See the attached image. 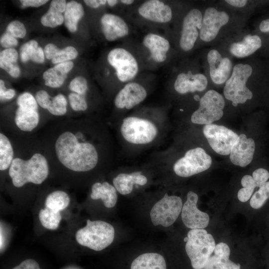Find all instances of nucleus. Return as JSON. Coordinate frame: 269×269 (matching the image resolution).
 <instances>
[{"instance_id": "1", "label": "nucleus", "mask_w": 269, "mask_h": 269, "mask_svg": "<svg viewBox=\"0 0 269 269\" xmlns=\"http://www.w3.org/2000/svg\"><path fill=\"white\" fill-rule=\"evenodd\" d=\"M163 119L131 115L124 117L119 127L122 145L128 151L138 152L150 148L163 138Z\"/></svg>"}, {"instance_id": "2", "label": "nucleus", "mask_w": 269, "mask_h": 269, "mask_svg": "<svg viewBox=\"0 0 269 269\" xmlns=\"http://www.w3.org/2000/svg\"><path fill=\"white\" fill-rule=\"evenodd\" d=\"M55 150L60 163L74 171H90L99 162V153L95 145L89 141L80 142L71 132L66 131L59 135Z\"/></svg>"}, {"instance_id": "3", "label": "nucleus", "mask_w": 269, "mask_h": 269, "mask_svg": "<svg viewBox=\"0 0 269 269\" xmlns=\"http://www.w3.org/2000/svg\"><path fill=\"white\" fill-rule=\"evenodd\" d=\"M8 174L16 187H21L27 183L40 184L48 175V162L39 153L34 154L27 160L15 158L9 168Z\"/></svg>"}, {"instance_id": "4", "label": "nucleus", "mask_w": 269, "mask_h": 269, "mask_svg": "<svg viewBox=\"0 0 269 269\" xmlns=\"http://www.w3.org/2000/svg\"><path fill=\"white\" fill-rule=\"evenodd\" d=\"M115 230L110 224L101 220H87L86 225L76 233V240L81 246L100 251L113 242Z\"/></svg>"}, {"instance_id": "5", "label": "nucleus", "mask_w": 269, "mask_h": 269, "mask_svg": "<svg viewBox=\"0 0 269 269\" xmlns=\"http://www.w3.org/2000/svg\"><path fill=\"white\" fill-rule=\"evenodd\" d=\"M215 242L204 229H191L187 234L185 251L194 269H203L215 248Z\"/></svg>"}, {"instance_id": "6", "label": "nucleus", "mask_w": 269, "mask_h": 269, "mask_svg": "<svg viewBox=\"0 0 269 269\" xmlns=\"http://www.w3.org/2000/svg\"><path fill=\"white\" fill-rule=\"evenodd\" d=\"M253 73L252 66L248 64L239 63L233 68L231 76L226 82L223 93L226 99L234 106L245 103L253 98L252 91L247 83Z\"/></svg>"}, {"instance_id": "7", "label": "nucleus", "mask_w": 269, "mask_h": 269, "mask_svg": "<svg viewBox=\"0 0 269 269\" xmlns=\"http://www.w3.org/2000/svg\"><path fill=\"white\" fill-rule=\"evenodd\" d=\"M225 102L223 96L214 90L208 91L200 99L198 108L191 116L192 123L209 125L223 116Z\"/></svg>"}, {"instance_id": "8", "label": "nucleus", "mask_w": 269, "mask_h": 269, "mask_svg": "<svg viewBox=\"0 0 269 269\" xmlns=\"http://www.w3.org/2000/svg\"><path fill=\"white\" fill-rule=\"evenodd\" d=\"M211 164V157L203 148L197 147L188 150L176 160L173 170L177 176L186 178L208 169Z\"/></svg>"}, {"instance_id": "9", "label": "nucleus", "mask_w": 269, "mask_h": 269, "mask_svg": "<svg viewBox=\"0 0 269 269\" xmlns=\"http://www.w3.org/2000/svg\"><path fill=\"white\" fill-rule=\"evenodd\" d=\"M181 198L177 196H169L165 193L151 208L150 216L154 226L167 227L177 220L182 209Z\"/></svg>"}, {"instance_id": "10", "label": "nucleus", "mask_w": 269, "mask_h": 269, "mask_svg": "<svg viewBox=\"0 0 269 269\" xmlns=\"http://www.w3.org/2000/svg\"><path fill=\"white\" fill-rule=\"evenodd\" d=\"M107 60L116 71L118 80L127 82L134 79L138 72V64L135 57L127 49L115 48L108 53Z\"/></svg>"}, {"instance_id": "11", "label": "nucleus", "mask_w": 269, "mask_h": 269, "mask_svg": "<svg viewBox=\"0 0 269 269\" xmlns=\"http://www.w3.org/2000/svg\"><path fill=\"white\" fill-rule=\"evenodd\" d=\"M203 133L211 147L216 153L223 155L230 154L239 136L226 127L213 124L205 125Z\"/></svg>"}, {"instance_id": "12", "label": "nucleus", "mask_w": 269, "mask_h": 269, "mask_svg": "<svg viewBox=\"0 0 269 269\" xmlns=\"http://www.w3.org/2000/svg\"><path fill=\"white\" fill-rule=\"evenodd\" d=\"M203 15L197 8L190 10L185 16L179 40L181 49L184 51L191 50L200 35Z\"/></svg>"}, {"instance_id": "13", "label": "nucleus", "mask_w": 269, "mask_h": 269, "mask_svg": "<svg viewBox=\"0 0 269 269\" xmlns=\"http://www.w3.org/2000/svg\"><path fill=\"white\" fill-rule=\"evenodd\" d=\"M228 14L214 7H207L202 19L200 39L206 42L213 41L218 35L220 29L229 21Z\"/></svg>"}, {"instance_id": "14", "label": "nucleus", "mask_w": 269, "mask_h": 269, "mask_svg": "<svg viewBox=\"0 0 269 269\" xmlns=\"http://www.w3.org/2000/svg\"><path fill=\"white\" fill-rule=\"evenodd\" d=\"M198 195L189 191L187 194V199L181 211L182 221L185 226L190 229H204L209 223L208 214L197 208Z\"/></svg>"}, {"instance_id": "15", "label": "nucleus", "mask_w": 269, "mask_h": 269, "mask_svg": "<svg viewBox=\"0 0 269 269\" xmlns=\"http://www.w3.org/2000/svg\"><path fill=\"white\" fill-rule=\"evenodd\" d=\"M147 95V91L142 85L136 82H129L115 96L114 105L119 110H131L141 103Z\"/></svg>"}, {"instance_id": "16", "label": "nucleus", "mask_w": 269, "mask_h": 269, "mask_svg": "<svg viewBox=\"0 0 269 269\" xmlns=\"http://www.w3.org/2000/svg\"><path fill=\"white\" fill-rule=\"evenodd\" d=\"M207 59L212 81L217 85L226 83L233 71V66L231 59L227 57H222L216 49L209 51Z\"/></svg>"}, {"instance_id": "17", "label": "nucleus", "mask_w": 269, "mask_h": 269, "mask_svg": "<svg viewBox=\"0 0 269 269\" xmlns=\"http://www.w3.org/2000/svg\"><path fill=\"white\" fill-rule=\"evenodd\" d=\"M138 12L144 19L159 23H167L172 17L170 6L159 0L144 1L139 6Z\"/></svg>"}, {"instance_id": "18", "label": "nucleus", "mask_w": 269, "mask_h": 269, "mask_svg": "<svg viewBox=\"0 0 269 269\" xmlns=\"http://www.w3.org/2000/svg\"><path fill=\"white\" fill-rule=\"evenodd\" d=\"M102 32L105 39L114 41L127 36L129 28L127 22L121 16L107 13L100 19Z\"/></svg>"}, {"instance_id": "19", "label": "nucleus", "mask_w": 269, "mask_h": 269, "mask_svg": "<svg viewBox=\"0 0 269 269\" xmlns=\"http://www.w3.org/2000/svg\"><path fill=\"white\" fill-rule=\"evenodd\" d=\"M255 150V143L252 138L244 134H240L230 154L231 161L234 165L245 167L252 161Z\"/></svg>"}, {"instance_id": "20", "label": "nucleus", "mask_w": 269, "mask_h": 269, "mask_svg": "<svg viewBox=\"0 0 269 269\" xmlns=\"http://www.w3.org/2000/svg\"><path fill=\"white\" fill-rule=\"evenodd\" d=\"M208 80L203 74L180 73L174 83V89L179 94L202 92L207 88Z\"/></svg>"}, {"instance_id": "21", "label": "nucleus", "mask_w": 269, "mask_h": 269, "mask_svg": "<svg viewBox=\"0 0 269 269\" xmlns=\"http://www.w3.org/2000/svg\"><path fill=\"white\" fill-rule=\"evenodd\" d=\"M147 178L141 170L119 173L113 179V184L117 191L122 195L132 192L134 186H144L147 183Z\"/></svg>"}, {"instance_id": "22", "label": "nucleus", "mask_w": 269, "mask_h": 269, "mask_svg": "<svg viewBox=\"0 0 269 269\" xmlns=\"http://www.w3.org/2000/svg\"><path fill=\"white\" fill-rule=\"evenodd\" d=\"M230 255V250L227 244H218L203 269H240L239 264L229 259Z\"/></svg>"}, {"instance_id": "23", "label": "nucleus", "mask_w": 269, "mask_h": 269, "mask_svg": "<svg viewBox=\"0 0 269 269\" xmlns=\"http://www.w3.org/2000/svg\"><path fill=\"white\" fill-rule=\"evenodd\" d=\"M142 43L149 50L150 58L154 61L161 63L166 60L170 49L167 39L158 34L149 33L143 37Z\"/></svg>"}, {"instance_id": "24", "label": "nucleus", "mask_w": 269, "mask_h": 269, "mask_svg": "<svg viewBox=\"0 0 269 269\" xmlns=\"http://www.w3.org/2000/svg\"><path fill=\"white\" fill-rule=\"evenodd\" d=\"M74 65L72 61H67L56 64L45 70L42 75L45 85L52 88L62 86Z\"/></svg>"}, {"instance_id": "25", "label": "nucleus", "mask_w": 269, "mask_h": 269, "mask_svg": "<svg viewBox=\"0 0 269 269\" xmlns=\"http://www.w3.org/2000/svg\"><path fill=\"white\" fill-rule=\"evenodd\" d=\"M262 44V40L258 35H248L242 41L232 43L229 51L236 57L244 58L255 53Z\"/></svg>"}, {"instance_id": "26", "label": "nucleus", "mask_w": 269, "mask_h": 269, "mask_svg": "<svg viewBox=\"0 0 269 269\" xmlns=\"http://www.w3.org/2000/svg\"><path fill=\"white\" fill-rule=\"evenodd\" d=\"M38 109L18 106L15 112L14 121L16 126L21 131L30 132L38 125L39 115Z\"/></svg>"}, {"instance_id": "27", "label": "nucleus", "mask_w": 269, "mask_h": 269, "mask_svg": "<svg viewBox=\"0 0 269 269\" xmlns=\"http://www.w3.org/2000/svg\"><path fill=\"white\" fill-rule=\"evenodd\" d=\"M91 198L93 200L101 199L105 207L112 208L117 202V191L114 185L108 182H96L92 186Z\"/></svg>"}, {"instance_id": "28", "label": "nucleus", "mask_w": 269, "mask_h": 269, "mask_svg": "<svg viewBox=\"0 0 269 269\" xmlns=\"http://www.w3.org/2000/svg\"><path fill=\"white\" fill-rule=\"evenodd\" d=\"M131 269H166V264L161 255L148 253L135 258L132 263Z\"/></svg>"}, {"instance_id": "29", "label": "nucleus", "mask_w": 269, "mask_h": 269, "mask_svg": "<svg viewBox=\"0 0 269 269\" xmlns=\"http://www.w3.org/2000/svg\"><path fill=\"white\" fill-rule=\"evenodd\" d=\"M84 15V9L81 3L75 0L67 3L64 13V23L69 32L74 33L77 30L79 21Z\"/></svg>"}, {"instance_id": "30", "label": "nucleus", "mask_w": 269, "mask_h": 269, "mask_svg": "<svg viewBox=\"0 0 269 269\" xmlns=\"http://www.w3.org/2000/svg\"><path fill=\"white\" fill-rule=\"evenodd\" d=\"M20 57L21 62L26 63L29 60L41 64L44 62V50L35 40H30L23 44L20 48Z\"/></svg>"}, {"instance_id": "31", "label": "nucleus", "mask_w": 269, "mask_h": 269, "mask_svg": "<svg viewBox=\"0 0 269 269\" xmlns=\"http://www.w3.org/2000/svg\"><path fill=\"white\" fill-rule=\"evenodd\" d=\"M18 52L12 48L5 49L0 53V67L13 78H18L20 69L17 63Z\"/></svg>"}, {"instance_id": "32", "label": "nucleus", "mask_w": 269, "mask_h": 269, "mask_svg": "<svg viewBox=\"0 0 269 269\" xmlns=\"http://www.w3.org/2000/svg\"><path fill=\"white\" fill-rule=\"evenodd\" d=\"M70 202V197L65 192L57 190L51 192L47 196L45 205L46 207L60 212L68 206Z\"/></svg>"}, {"instance_id": "33", "label": "nucleus", "mask_w": 269, "mask_h": 269, "mask_svg": "<svg viewBox=\"0 0 269 269\" xmlns=\"http://www.w3.org/2000/svg\"><path fill=\"white\" fill-rule=\"evenodd\" d=\"M13 160V150L6 136L0 134V170L3 171L9 168Z\"/></svg>"}, {"instance_id": "34", "label": "nucleus", "mask_w": 269, "mask_h": 269, "mask_svg": "<svg viewBox=\"0 0 269 269\" xmlns=\"http://www.w3.org/2000/svg\"><path fill=\"white\" fill-rule=\"evenodd\" d=\"M38 217L43 227L49 230L57 229L62 219L60 212L46 207L40 210Z\"/></svg>"}, {"instance_id": "35", "label": "nucleus", "mask_w": 269, "mask_h": 269, "mask_svg": "<svg viewBox=\"0 0 269 269\" xmlns=\"http://www.w3.org/2000/svg\"><path fill=\"white\" fill-rule=\"evenodd\" d=\"M67 102L65 97L59 94L54 97L50 98L46 110L53 115L60 116L67 112Z\"/></svg>"}, {"instance_id": "36", "label": "nucleus", "mask_w": 269, "mask_h": 269, "mask_svg": "<svg viewBox=\"0 0 269 269\" xmlns=\"http://www.w3.org/2000/svg\"><path fill=\"white\" fill-rule=\"evenodd\" d=\"M64 21V14L60 11L49 7L47 12L40 18L41 23L44 26L55 28Z\"/></svg>"}, {"instance_id": "37", "label": "nucleus", "mask_w": 269, "mask_h": 269, "mask_svg": "<svg viewBox=\"0 0 269 269\" xmlns=\"http://www.w3.org/2000/svg\"><path fill=\"white\" fill-rule=\"evenodd\" d=\"M269 198V181L259 187L251 198L250 204L255 209L261 208Z\"/></svg>"}, {"instance_id": "38", "label": "nucleus", "mask_w": 269, "mask_h": 269, "mask_svg": "<svg viewBox=\"0 0 269 269\" xmlns=\"http://www.w3.org/2000/svg\"><path fill=\"white\" fill-rule=\"evenodd\" d=\"M78 55V52L73 46H68L59 50L57 55L51 60L54 64L70 61Z\"/></svg>"}, {"instance_id": "39", "label": "nucleus", "mask_w": 269, "mask_h": 269, "mask_svg": "<svg viewBox=\"0 0 269 269\" xmlns=\"http://www.w3.org/2000/svg\"><path fill=\"white\" fill-rule=\"evenodd\" d=\"M68 99L71 108L75 111H84L88 109V104L85 95L71 93Z\"/></svg>"}, {"instance_id": "40", "label": "nucleus", "mask_w": 269, "mask_h": 269, "mask_svg": "<svg viewBox=\"0 0 269 269\" xmlns=\"http://www.w3.org/2000/svg\"><path fill=\"white\" fill-rule=\"evenodd\" d=\"M69 88L73 93L85 95L88 88L87 80L83 76H77L71 81Z\"/></svg>"}, {"instance_id": "41", "label": "nucleus", "mask_w": 269, "mask_h": 269, "mask_svg": "<svg viewBox=\"0 0 269 269\" xmlns=\"http://www.w3.org/2000/svg\"><path fill=\"white\" fill-rule=\"evenodd\" d=\"M5 32L16 38H23L26 34L24 24L17 20H13L8 23Z\"/></svg>"}, {"instance_id": "42", "label": "nucleus", "mask_w": 269, "mask_h": 269, "mask_svg": "<svg viewBox=\"0 0 269 269\" xmlns=\"http://www.w3.org/2000/svg\"><path fill=\"white\" fill-rule=\"evenodd\" d=\"M16 104L18 106L38 109V104L35 97L28 92H24L20 94L17 99Z\"/></svg>"}, {"instance_id": "43", "label": "nucleus", "mask_w": 269, "mask_h": 269, "mask_svg": "<svg viewBox=\"0 0 269 269\" xmlns=\"http://www.w3.org/2000/svg\"><path fill=\"white\" fill-rule=\"evenodd\" d=\"M253 178L256 184L257 187H260L267 182L269 178V172L266 169L260 168L255 170L253 172Z\"/></svg>"}, {"instance_id": "44", "label": "nucleus", "mask_w": 269, "mask_h": 269, "mask_svg": "<svg viewBox=\"0 0 269 269\" xmlns=\"http://www.w3.org/2000/svg\"><path fill=\"white\" fill-rule=\"evenodd\" d=\"M0 44L2 47L8 49L16 46L18 42L17 38L5 32L0 37Z\"/></svg>"}, {"instance_id": "45", "label": "nucleus", "mask_w": 269, "mask_h": 269, "mask_svg": "<svg viewBox=\"0 0 269 269\" xmlns=\"http://www.w3.org/2000/svg\"><path fill=\"white\" fill-rule=\"evenodd\" d=\"M51 96L45 91L41 90L36 92L35 98L39 106L42 108L46 109L48 103Z\"/></svg>"}, {"instance_id": "46", "label": "nucleus", "mask_w": 269, "mask_h": 269, "mask_svg": "<svg viewBox=\"0 0 269 269\" xmlns=\"http://www.w3.org/2000/svg\"><path fill=\"white\" fill-rule=\"evenodd\" d=\"M15 95V91L13 89H7L5 87L4 82L0 80V99L9 100L13 98Z\"/></svg>"}, {"instance_id": "47", "label": "nucleus", "mask_w": 269, "mask_h": 269, "mask_svg": "<svg viewBox=\"0 0 269 269\" xmlns=\"http://www.w3.org/2000/svg\"><path fill=\"white\" fill-rule=\"evenodd\" d=\"M45 57L48 60H52L58 53L60 49L54 44L49 43L44 48Z\"/></svg>"}, {"instance_id": "48", "label": "nucleus", "mask_w": 269, "mask_h": 269, "mask_svg": "<svg viewBox=\"0 0 269 269\" xmlns=\"http://www.w3.org/2000/svg\"><path fill=\"white\" fill-rule=\"evenodd\" d=\"M12 269H41L38 263L33 259H27Z\"/></svg>"}, {"instance_id": "49", "label": "nucleus", "mask_w": 269, "mask_h": 269, "mask_svg": "<svg viewBox=\"0 0 269 269\" xmlns=\"http://www.w3.org/2000/svg\"><path fill=\"white\" fill-rule=\"evenodd\" d=\"M255 188L243 187L238 192V199L242 202H247L252 195Z\"/></svg>"}, {"instance_id": "50", "label": "nucleus", "mask_w": 269, "mask_h": 269, "mask_svg": "<svg viewBox=\"0 0 269 269\" xmlns=\"http://www.w3.org/2000/svg\"><path fill=\"white\" fill-rule=\"evenodd\" d=\"M48 0H20L21 6L24 7H38L47 3Z\"/></svg>"}, {"instance_id": "51", "label": "nucleus", "mask_w": 269, "mask_h": 269, "mask_svg": "<svg viewBox=\"0 0 269 269\" xmlns=\"http://www.w3.org/2000/svg\"><path fill=\"white\" fill-rule=\"evenodd\" d=\"M241 185L243 187L255 188L256 184L253 177L250 175H244L241 179Z\"/></svg>"}, {"instance_id": "52", "label": "nucleus", "mask_w": 269, "mask_h": 269, "mask_svg": "<svg viewBox=\"0 0 269 269\" xmlns=\"http://www.w3.org/2000/svg\"><path fill=\"white\" fill-rule=\"evenodd\" d=\"M84 3L89 7L97 8L107 3L106 0H85Z\"/></svg>"}, {"instance_id": "53", "label": "nucleus", "mask_w": 269, "mask_h": 269, "mask_svg": "<svg viewBox=\"0 0 269 269\" xmlns=\"http://www.w3.org/2000/svg\"><path fill=\"white\" fill-rule=\"evenodd\" d=\"M225 1L230 5L236 7H244L248 2L246 0H227Z\"/></svg>"}, {"instance_id": "54", "label": "nucleus", "mask_w": 269, "mask_h": 269, "mask_svg": "<svg viewBox=\"0 0 269 269\" xmlns=\"http://www.w3.org/2000/svg\"><path fill=\"white\" fill-rule=\"evenodd\" d=\"M259 28L263 32H269V18L263 20L260 24Z\"/></svg>"}, {"instance_id": "55", "label": "nucleus", "mask_w": 269, "mask_h": 269, "mask_svg": "<svg viewBox=\"0 0 269 269\" xmlns=\"http://www.w3.org/2000/svg\"><path fill=\"white\" fill-rule=\"evenodd\" d=\"M119 1L117 0H107V3L109 5V6L111 7L114 6L116 5L118 3Z\"/></svg>"}, {"instance_id": "56", "label": "nucleus", "mask_w": 269, "mask_h": 269, "mask_svg": "<svg viewBox=\"0 0 269 269\" xmlns=\"http://www.w3.org/2000/svg\"><path fill=\"white\" fill-rule=\"evenodd\" d=\"M121 2L126 5H130L134 2L133 0H122Z\"/></svg>"}]
</instances>
